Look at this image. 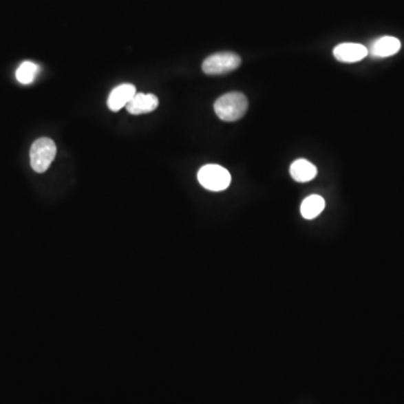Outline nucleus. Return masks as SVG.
<instances>
[{
  "label": "nucleus",
  "instance_id": "4",
  "mask_svg": "<svg viewBox=\"0 0 404 404\" xmlns=\"http://www.w3.org/2000/svg\"><path fill=\"white\" fill-rule=\"evenodd\" d=\"M242 59L236 53L220 52L210 55L202 63V71L209 76H220L240 67Z\"/></svg>",
  "mask_w": 404,
  "mask_h": 404
},
{
  "label": "nucleus",
  "instance_id": "7",
  "mask_svg": "<svg viewBox=\"0 0 404 404\" xmlns=\"http://www.w3.org/2000/svg\"><path fill=\"white\" fill-rule=\"evenodd\" d=\"M135 94H136L135 85L124 83L116 87L113 92H110L107 104L111 111H118L131 103Z\"/></svg>",
  "mask_w": 404,
  "mask_h": 404
},
{
  "label": "nucleus",
  "instance_id": "8",
  "mask_svg": "<svg viewBox=\"0 0 404 404\" xmlns=\"http://www.w3.org/2000/svg\"><path fill=\"white\" fill-rule=\"evenodd\" d=\"M158 106V99L156 94H136L126 106V109L131 115H143L152 113Z\"/></svg>",
  "mask_w": 404,
  "mask_h": 404
},
{
  "label": "nucleus",
  "instance_id": "11",
  "mask_svg": "<svg viewBox=\"0 0 404 404\" xmlns=\"http://www.w3.org/2000/svg\"><path fill=\"white\" fill-rule=\"evenodd\" d=\"M40 71L41 67L39 64L32 61L23 62L16 71V79L21 85H31L36 79Z\"/></svg>",
  "mask_w": 404,
  "mask_h": 404
},
{
  "label": "nucleus",
  "instance_id": "6",
  "mask_svg": "<svg viewBox=\"0 0 404 404\" xmlns=\"http://www.w3.org/2000/svg\"><path fill=\"white\" fill-rule=\"evenodd\" d=\"M400 49L401 42L396 37L382 36L373 41L368 51V55H371L372 58L382 59L396 54Z\"/></svg>",
  "mask_w": 404,
  "mask_h": 404
},
{
  "label": "nucleus",
  "instance_id": "9",
  "mask_svg": "<svg viewBox=\"0 0 404 404\" xmlns=\"http://www.w3.org/2000/svg\"><path fill=\"white\" fill-rule=\"evenodd\" d=\"M317 173V167L304 158L293 162L290 167V174L297 182H309L316 178Z\"/></svg>",
  "mask_w": 404,
  "mask_h": 404
},
{
  "label": "nucleus",
  "instance_id": "1",
  "mask_svg": "<svg viewBox=\"0 0 404 404\" xmlns=\"http://www.w3.org/2000/svg\"><path fill=\"white\" fill-rule=\"evenodd\" d=\"M213 108L215 113L224 122H236L246 114L248 100L242 92H229L218 98Z\"/></svg>",
  "mask_w": 404,
  "mask_h": 404
},
{
  "label": "nucleus",
  "instance_id": "5",
  "mask_svg": "<svg viewBox=\"0 0 404 404\" xmlns=\"http://www.w3.org/2000/svg\"><path fill=\"white\" fill-rule=\"evenodd\" d=\"M334 58L343 63L362 61L368 55V47L359 43H341L334 49Z\"/></svg>",
  "mask_w": 404,
  "mask_h": 404
},
{
  "label": "nucleus",
  "instance_id": "10",
  "mask_svg": "<svg viewBox=\"0 0 404 404\" xmlns=\"http://www.w3.org/2000/svg\"><path fill=\"white\" fill-rule=\"evenodd\" d=\"M326 207V201L323 198L318 195H309L302 201L301 204V215L304 219L311 220L317 218L323 211Z\"/></svg>",
  "mask_w": 404,
  "mask_h": 404
},
{
  "label": "nucleus",
  "instance_id": "3",
  "mask_svg": "<svg viewBox=\"0 0 404 404\" xmlns=\"http://www.w3.org/2000/svg\"><path fill=\"white\" fill-rule=\"evenodd\" d=\"M198 180L201 186L210 191H224L231 186V176L225 167L208 164L199 170Z\"/></svg>",
  "mask_w": 404,
  "mask_h": 404
},
{
  "label": "nucleus",
  "instance_id": "2",
  "mask_svg": "<svg viewBox=\"0 0 404 404\" xmlns=\"http://www.w3.org/2000/svg\"><path fill=\"white\" fill-rule=\"evenodd\" d=\"M56 156V146L51 138L42 137L34 142L30 152L31 167L37 173H44Z\"/></svg>",
  "mask_w": 404,
  "mask_h": 404
}]
</instances>
